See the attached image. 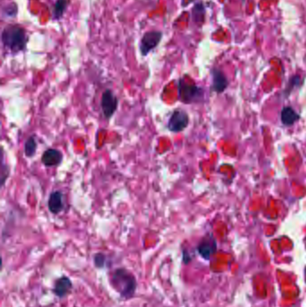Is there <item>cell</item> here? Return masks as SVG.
Instances as JSON below:
<instances>
[{
    "label": "cell",
    "instance_id": "cell-11",
    "mask_svg": "<svg viewBox=\"0 0 306 307\" xmlns=\"http://www.w3.org/2000/svg\"><path fill=\"white\" fill-rule=\"evenodd\" d=\"M63 197L64 195L60 191H54L50 193L48 200V208L51 214L58 215L64 209Z\"/></svg>",
    "mask_w": 306,
    "mask_h": 307
},
{
    "label": "cell",
    "instance_id": "cell-15",
    "mask_svg": "<svg viewBox=\"0 0 306 307\" xmlns=\"http://www.w3.org/2000/svg\"><path fill=\"white\" fill-rule=\"evenodd\" d=\"M300 119V115L290 106L283 108L281 111V122L286 126H292Z\"/></svg>",
    "mask_w": 306,
    "mask_h": 307
},
{
    "label": "cell",
    "instance_id": "cell-7",
    "mask_svg": "<svg viewBox=\"0 0 306 307\" xmlns=\"http://www.w3.org/2000/svg\"><path fill=\"white\" fill-rule=\"evenodd\" d=\"M73 288V281L69 276L62 275L56 279L51 291L56 298L64 299L71 293Z\"/></svg>",
    "mask_w": 306,
    "mask_h": 307
},
{
    "label": "cell",
    "instance_id": "cell-4",
    "mask_svg": "<svg viewBox=\"0 0 306 307\" xmlns=\"http://www.w3.org/2000/svg\"><path fill=\"white\" fill-rule=\"evenodd\" d=\"M164 33L162 31L152 30L145 32L139 41V51L142 57H146L160 44Z\"/></svg>",
    "mask_w": 306,
    "mask_h": 307
},
{
    "label": "cell",
    "instance_id": "cell-19",
    "mask_svg": "<svg viewBox=\"0 0 306 307\" xmlns=\"http://www.w3.org/2000/svg\"><path fill=\"white\" fill-rule=\"evenodd\" d=\"M192 261V258L190 256V253L187 250H183V261L184 264H188L190 261Z\"/></svg>",
    "mask_w": 306,
    "mask_h": 307
},
{
    "label": "cell",
    "instance_id": "cell-5",
    "mask_svg": "<svg viewBox=\"0 0 306 307\" xmlns=\"http://www.w3.org/2000/svg\"><path fill=\"white\" fill-rule=\"evenodd\" d=\"M189 123L190 117L187 112L183 109H176L170 116L166 127L171 132L179 133L187 128Z\"/></svg>",
    "mask_w": 306,
    "mask_h": 307
},
{
    "label": "cell",
    "instance_id": "cell-13",
    "mask_svg": "<svg viewBox=\"0 0 306 307\" xmlns=\"http://www.w3.org/2000/svg\"><path fill=\"white\" fill-rule=\"evenodd\" d=\"M69 0H56L51 10V18L55 21H60L64 17L67 10L69 8Z\"/></svg>",
    "mask_w": 306,
    "mask_h": 307
},
{
    "label": "cell",
    "instance_id": "cell-16",
    "mask_svg": "<svg viewBox=\"0 0 306 307\" xmlns=\"http://www.w3.org/2000/svg\"><path fill=\"white\" fill-rule=\"evenodd\" d=\"M10 168L8 165L5 163V152L4 148L2 147V154H1V165H0V183L1 187L3 188L5 186V182L9 177Z\"/></svg>",
    "mask_w": 306,
    "mask_h": 307
},
{
    "label": "cell",
    "instance_id": "cell-10",
    "mask_svg": "<svg viewBox=\"0 0 306 307\" xmlns=\"http://www.w3.org/2000/svg\"><path fill=\"white\" fill-rule=\"evenodd\" d=\"M211 74H212V86H211L212 91L217 94L224 92L228 87V80L225 75L220 69L215 68L212 69Z\"/></svg>",
    "mask_w": 306,
    "mask_h": 307
},
{
    "label": "cell",
    "instance_id": "cell-1",
    "mask_svg": "<svg viewBox=\"0 0 306 307\" xmlns=\"http://www.w3.org/2000/svg\"><path fill=\"white\" fill-rule=\"evenodd\" d=\"M110 288L119 295L120 299L128 301L135 298L137 289V280L132 271L124 267L115 268L109 274Z\"/></svg>",
    "mask_w": 306,
    "mask_h": 307
},
{
    "label": "cell",
    "instance_id": "cell-3",
    "mask_svg": "<svg viewBox=\"0 0 306 307\" xmlns=\"http://www.w3.org/2000/svg\"><path fill=\"white\" fill-rule=\"evenodd\" d=\"M179 100L186 104L200 102L203 100L204 90L195 84L188 83L181 78L178 82Z\"/></svg>",
    "mask_w": 306,
    "mask_h": 307
},
{
    "label": "cell",
    "instance_id": "cell-14",
    "mask_svg": "<svg viewBox=\"0 0 306 307\" xmlns=\"http://www.w3.org/2000/svg\"><path fill=\"white\" fill-rule=\"evenodd\" d=\"M93 263L97 270H105L112 266V259L104 252H96L93 256Z\"/></svg>",
    "mask_w": 306,
    "mask_h": 307
},
{
    "label": "cell",
    "instance_id": "cell-2",
    "mask_svg": "<svg viewBox=\"0 0 306 307\" xmlns=\"http://www.w3.org/2000/svg\"><path fill=\"white\" fill-rule=\"evenodd\" d=\"M28 40L26 30L19 24H8L1 32L2 46L11 55H17L25 51Z\"/></svg>",
    "mask_w": 306,
    "mask_h": 307
},
{
    "label": "cell",
    "instance_id": "cell-9",
    "mask_svg": "<svg viewBox=\"0 0 306 307\" xmlns=\"http://www.w3.org/2000/svg\"><path fill=\"white\" fill-rule=\"evenodd\" d=\"M63 154L56 148H49L43 152L41 156V163L46 167H56L62 163Z\"/></svg>",
    "mask_w": 306,
    "mask_h": 307
},
{
    "label": "cell",
    "instance_id": "cell-6",
    "mask_svg": "<svg viewBox=\"0 0 306 307\" xmlns=\"http://www.w3.org/2000/svg\"><path fill=\"white\" fill-rule=\"evenodd\" d=\"M119 106V99L110 89H106L102 95L101 108L106 119H110L114 115Z\"/></svg>",
    "mask_w": 306,
    "mask_h": 307
},
{
    "label": "cell",
    "instance_id": "cell-18",
    "mask_svg": "<svg viewBox=\"0 0 306 307\" xmlns=\"http://www.w3.org/2000/svg\"><path fill=\"white\" fill-rule=\"evenodd\" d=\"M37 151V141L34 136L29 137L24 144V155L26 157H33L36 154Z\"/></svg>",
    "mask_w": 306,
    "mask_h": 307
},
{
    "label": "cell",
    "instance_id": "cell-12",
    "mask_svg": "<svg viewBox=\"0 0 306 307\" xmlns=\"http://www.w3.org/2000/svg\"><path fill=\"white\" fill-rule=\"evenodd\" d=\"M18 14V5L17 4L7 0L5 3H2L1 5V17L3 20H14L17 17Z\"/></svg>",
    "mask_w": 306,
    "mask_h": 307
},
{
    "label": "cell",
    "instance_id": "cell-17",
    "mask_svg": "<svg viewBox=\"0 0 306 307\" xmlns=\"http://www.w3.org/2000/svg\"><path fill=\"white\" fill-rule=\"evenodd\" d=\"M192 19L195 23H201L204 21L205 7L201 2L195 4L192 8Z\"/></svg>",
    "mask_w": 306,
    "mask_h": 307
},
{
    "label": "cell",
    "instance_id": "cell-8",
    "mask_svg": "<svg viewBox=\"0 0 306 307\" xmlns=\"http://www.w3.org/2000/svg\"><path fill=\"white\" fill-rule=\"evenodd\" d=\"M197 251L204 260L208 261L216 251V242L213 235L207 234L203 237L197 247Z\"/></svg>",
    "mask_w": 306,
    "mask_h": 307
}]
</instances>
